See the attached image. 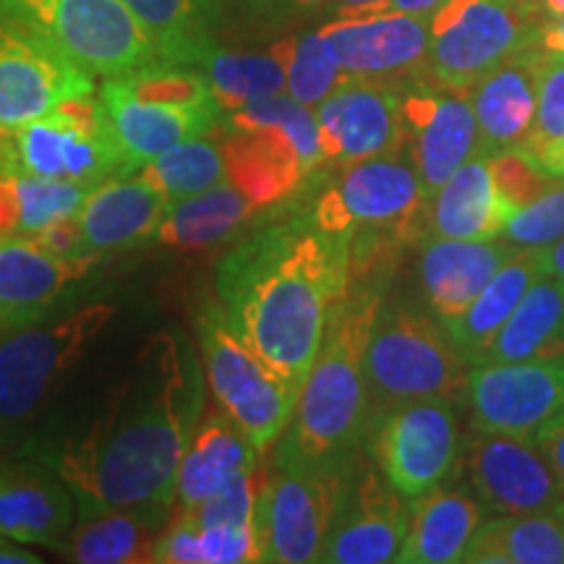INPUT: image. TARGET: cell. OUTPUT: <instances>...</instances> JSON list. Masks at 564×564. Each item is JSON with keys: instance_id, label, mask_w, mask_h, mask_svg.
Listing matches in <instances>:
<instances>
[{"instance_id": "cell-1", "label": "cell", "mask_w": 564, "mask_h": 564, "mask_svg": "<svg viewBox=\"0 0 564 564\" xmlns=\"http://www.w3.org/2000/svg\"><path fill=\"white\" fill-rule=\"evenodd\" d=\"M82 434L37 449L74 491L76 514L171 510L181 460L204 413L202 369L183 337L152 335Z\"/></svg>"}, {"instance_id": "cell-2", "label": "cell", "mask_w": 564, "mask_h": 564, "mask_svg": "<svg viewBox=\"0 0 564 564\" xmlns=\"http://www.w3.org/2000/svg\"><path fill=\"white\" fill-rule=\"evenodd\" d=\"M352 288L348 246L303 217L272 223L223 257L215 291L230 327L303 390L329 319Z\"/></svg>"}, {"instance_id": "cell-3", "label": "cell", "mask_w": 564, "mask_h": 564, "mask_svg": "<svg viewBox=\"0 0 564 564\" xmlns=\"http://www.w3.org/2000/svg\"><path fill=\"white\" fill-rule=\"evenodd\" d=\"M382 308L377 288L348 291L337 303L299 405L274 444V465H348L371 426L366 348Z\"/></svg>"}, {"instance_id": "cell-4", "label": "cell", "mask_w": 564, "mask_h": 564, "mask_svg": "<svg viewBox=\"0 0 564 564\" xmlns=\"http://www.w3.org/2000/svg\"><path fill=\"white\" fill-rule=\"evenodd\" d=\"M429 199L411 158L392 152L340 165L308 204L306 220L348 246L356 280L398 243L429 236Z\"/></svg>"}, {"instance_id": "cell-5", "label": "cell", "mask_w": 564, "mask_h": 564, "mask_svg": "<svg viewBox=\"0 0 564 564\" xmlns=\"http://www.w3.org/2000/svg\"><path fill=\"white\" fill-rule=\"evenodd\" d=\"M100 102L133 171L223 123L207 76L165 58L105 79Z\"/></svg>"}, {"instance_id": "cell-6", "label": "cell", "mask_w": 564, "mask_h": 564, "mask_svg": "<svg viewBox=\"0 0 564 564\" xmlns=\"http://www.w3.org/2000/svg\"><path fill=\"white\" fill-rule=\"evenodd\" d=\"M220 126L228 183L259 212L299 192L324 162L314 108L288 91L225 112Z\"/></svg>"}, {"instance_id": "cell-7", "label": "cell", "mask_w": 564, "mask_h": 564, "mask_svg": "<svg viewBox=\"0 0 564 564\" xmlns=\"http://www.w3.org/2000/svg\"><path fill=\"white\" fill-rule=\"evenodd\" d=\"M116 306L97 301L47 324H21L0 335V453L30 434L55 387L110 327Z\"/></svg>"}, {"instance_id": "cell-8", "label": "cell", "mask_w": 564, "mask_h": 564, "mask_svg": "<svg viewBox=\"0 0 564 564\" xmlns=\"http://www.w3.org/2000/svg\"><path fill=\"white\" fill-rule=\"evenodd\" d=\"M468 371L470 364L442 322L415 308L382 303L366 348L371 421L415 400L465 398Z\"/></svg>"}, {"instance_id": "cell-9", "label": "cell", "mask_w": 564, "mask_h": 564, "mask_svg": "<svg viewBox=\"0 0 564 564\" xmlns=\"http://www.w3.org/2000/svg\"><path fill=\"white\" fill-rule=\"evenodd\" d=\"M0 158L3 175H32L84 186L137 173L97 95L63 102L19 129L0 131Z\"/></svg>"}, {"instance_id": "cell-10", "label": "cell", "mask_w": 564, "mask_h": 564, "mask_svg": "<svg viewBox=\"0 0 564 564\" xmlns=\"http://www.w3.org/2000/svg\"><path fill=\"white\" fill-rule=\"evenodd\" d=\"M546 24L531 0H444L429 17L426 76L470 89L512 55L544 45Z\"/></svg>"}, {"instance_id": "cell-11", "label": "cell", "mask_w": 564, "mask_h": 564, "mask_svg": "<svg viewBox=\"0 0 564 564\" xmlns=\"http://www.w3.org/2000/svg\"><path fill=\"white\" fill-rule=\"evenodd\" d=\"M196 333L204 379L217 405L249 434L259 453L272 449L293 419L301 390L241 340L220 303H204L196 314Z\"/></svg>"}, {"instance_id": "cell-12", "label": "cell", "mask_w": 564, "mask_h": 564, "mask_svg": "<svg viewBox=\"0 0 564 564\" xmlns=\"http://www.w3.org/2000/svg\"><path fill=\"white\" fill-rule=\"evenodd\" d=\"M0 19L51 42L100 79L158 61V45L123 0H0Z\"/></svg>"}, {"instance_id": "cell-13", "label": "cell", "mask_w": 564, "mask_h": 564, "mask_svg": "<svg viewBox=\"0 0 564 564\" xmlns=\"http://www.w3.org/2000/svg\"><path fill=\"white\" fill-rule=\"evenodd\" d=\"M348 470L350 463L319 468L272 465L270 474L257 484L253 510V531L262 562H322L348 486Z\"/></svg>"}, {"instance_id": "cell-14", "label": "cell", "mask_w": 564, "mask_h": 564, "mask_svg": "<svg viewBox=\"0 0 564 564\" xmlns=\"http://www.w3.org/2000/svg\"><path fill=\"white\" fill-rule=\"evenodd\" d=\"M371 455L379 474L411 499L447 481L460 460V429L453 400H415L371 421Z\"/></svg>"}, {"instance_id": "cell-15", "label": "cell", "mask_w": 564, "mask_h": 564, "mask_svg": "<svg viewBox=\"0 0 564 564\" xmlns=\"http://www.w3.org/2000/svg\"><path fill=\"white\" fill-rule=\"evenodd\" d=\"M474 432L531 440L564 415V364L484 361L465 384Z\"/></svg>"}, {"instance_id": "cell-16", "label": "cell", "mask_w": 564, "mask_h": 564, "mask_svg": "<svg viewBox=\"0 0 564 564\" xmlns=\"http://www.w3.org/2000/svg\"><path fill=\"white\" fill-rule=\"evenodd\" d=\"M95 91V76L51 42L0 19V131L19 129Z\"/></svg>"}, {"instance_id": "cell-17", "label": "cell", "mask_w": 564, "mask_h": 564, "mask_svg": "<svg viewBox=\"0 0 564 564\" xmlns=\"http://www.w3.org/2000/svg\"><path fill=\"white\" fill-rule=\"evenodd\" d=\"M403 152L432 196L457 167L481 154V133L468 89H449L421 76L403 87Z\"/></svg>"}, {"instance_id": "cell-18", "label": "cell", "mask_w": 564, "mask_h": 564, "mask_svg": "<svg viewBox=\"0 0 564 564\" xmlns=\"http://www.w3.org/2000/svg\"><path fill=\"white\" fill-rule=\"evenodd\" d=\"M429 17L403 11L340 13L322 26V34L348 76L405 87L426 76Z\"/></svg>"}, {"instance_id": "cell-19", "label": "cell", "mask_w": 564, "mask_h": 564, "mask_svg": "<svg viewBox=\"0 0 564 564\" xmlns=\"http://www.w3.org/2000/svg\"><path fill=\"white\" fill-rule=\"evenodd\" d=\"M463 476L489 512H556L564 491L531 440L476 432L463 449Z\"/></svg>"}, {"instance_id": "cell-20", "label": "cell", "mask_w": 564, "mask_h": 564, "mask_svg": "<svg viewBox=\"0 0 564 564\" xmlns=\"http://www.w3.org/2000/svg\"><path fill=\"white\" fill-rule=\"evenodd\" d=\"M324 162L350 165L403 152V87L348 76L314 108Z\"/></svg>"}, {"instance_id": "cell-21", "label": "cell", "mask_w": 564, "mask_h": 564, "mask_svg": "<svg viewBox=\"0 0 564 564\" xmlns=\"http://www.w3.org/2000/svg\"><path fill=\"white\" fill-rule=\"evenodd\" d=\"M411 507L379 468H366L345 486L340 510L329 531L322 562L327 564H384L398 562L405 544Z\"/></svg>"}, {"instance_id": "cell-22", "label": "cell", "mask_w": 564, "mask_h": 564, "mask_svg": "<svg viewBox=\"0 0 564 564\" xmlns=\"http://www.w3.org/2000/svg\"><path fill=\"white\" fill-rule=\"evenodd\" d=\"M100 257H58L30 236L0 238V327L40 322L70 288L89 278Z\"/></svg>"}, {"instance_id": "cell-23", "label": "cell", "mask_w": 564, "mask_h": 564, "mask_svg": "<svg viewBox=\"0 0 564 564\" xmlns=\"http://www.w3.org/2000/svg\"><path fill=\"white\" fill-rule=\"evenodd\" d=\"M76 499L47 463H0V535L63 552Z\"/></svg>"}, {"instance_id": "cell-24", "label": "cell", "mask_w": 564, "mask_h": 564, "mask_svg": "<svg viewBox=\"0 0 564 564\" xmlns=\"http://www.w3.org/2000/svg\"><path fill=\"white\" fill-rule=\"evenodd\" d=\"M171 199L139 171L97 183L76 215L87 253H108L154 238Z\"/></svg>"}, {"instance_id": "cell-25", "label": "cell", "mask_w": 564, "mask_h": 564, "mask_svg": "<svg viewBox=\"0 0 564 564\" xmlns=\"http://www.w3.org/2000/svg\"><path fill=\"white\" fill-rule=\"evenodd\" d=\"M514 253L520 249L507 243L502 236L481 241L429 236L423 241L419 274L423 295L436 319L444 322L463 314Z\"/></svg>"}, {"instance_id": "cell-26", "label": "cell", "mask_w": 564, "mask_h": 564, "mask_svg": "<svg viewBox=\"0 0 564 564\" xmlns=\"http://www.w3.org/2000/svg\"><path fill=\"white\" fill-rule=\"evenodd\" d=\"M544 45L512 55L468 89L481 133V154L523 147L535 118V91Z\"/></svg>"}, {"instance_id": "cell-27", "label": "cell", "mask_w": 564, "mask_h": 564, "mask_svg": "<svg viewBox=\"0 0 564 564\" xmlns=\"http://www.w3.org/2000/svg\"><path fill=\"white\" fill-rule=\"evenodd\" d=\"M257 453L249 434L217 405L196 426L194 440L181 460L175 502L181 510L192 512L238 476L253 474Z\"/></svg>"}, {"instance_id": "cell-28", "label": "cell", "mask_w": 564, "mask_h": 564, "mask_svg": "<svg viewBox=\"0 0 564 564\" xmlns=\"http://www.w3.org/2000/svg\"><path fill=\"white\" fill-rule=\"evenodd\" d=\"M411 523H408L405 544L398 562L403 564H455L465 562L470 541L484 525L486 507L476 494L449 486L421 494L408 502Z\"/></svg>"}, {"instance_id": "cell-29", "label": "cell", "mask_w": 564, "mask_h": 564, "mask_svg": "<svg viewBox=\"0 0 564 564\" xmlns=\"http://www.w3.org/2000/svg\"><path fill=\"white\" fill-rule=\"evenodd\" d=\"M489 154H476L449 175L429 199V236L481 241L497 238L507 223Z\"/></svg>"}, {"instance_id": "cell-30", "label": "cell", "mask_w": 564, "mask_h": 564, "mask_svg": "<svg viewBox=\"0 0 564 564\" xmlns=\"http://www.w3.org/2000/svg\"><path fill=\"white\" fill-rule=\"evenodd\" d=\"M171 510H100L76 514L61 554L79 564L154 562Z\"/></svg>"}, {"instance_id": "cell-31", "label": "cell", "mask_w": 564, "mask_h": 564, "mask_svg": "<svg viewBox=\"0 0 564 564\" xmlns=\"http://www.w3.org/2000/svg\"><path fill=\"white\" fill-rule=\"evenodd\" d=\"M484 361L564 364V282L541 274L489 345ZM481 361V364H484Z\"/></svg>"}, {"instance_id": "cell-32", "label": "cell", "mask_w": 564, "mask_h": 564, "mask_svg": "<svg viewBox=\"0 0 564 564\" xmlns=\"http://www.w3.org/2000/svg\"><path fill=\"white\" fill-rule=\"evenodd\" d=\"M541 278L533 251H520L489 280V285L478 293V299L453 319H440L453 337L455 348L470 366L481 364L489 352V345L497 337L505 322L510 319L518 303L523 301L528 288Z\"/></svg>"}, {"instance_id": "cell-33", "label": "cell", "mask_w": 564, "mask_h": 564, "mask_svg": "<svg viewBox=\"0 0 564 564\" xmlns=\"http://www.w3.org/2000/svg\"><path fill=\"white\" fill-rule=\"evenodd\" d=\"M259 209L232 183L207 188L171 204L152 241L167 249L199 251L236 236Z\"/></svg>"}, {"instance_id": "cell-34", "label": "cell", "mask_w": 564, "mask_h": 564, "mask_svg": "<svg viewBox=\"0 0 564 564\" xmlns=\"http://www.w3.org/2000/svg\"><path fill=\"white\" fill-rule=\"evenodd\" d=\"M470 564H564V525L554 512L499 514L470 541Z\"/></svg>"}, {"instance_id": "cell-35", "label": "cell", "mask_w": 564, "mask_h": 564, "mask_svg": "<svg viewBox=\"0 0 564 564\" xmlns=\"http://www.w3.org/2000/svg\"><path fill=\"white\" fill-rule=\"evenodd\" d=\"M158 45L160 58L196 66L215 45L217 0H123Z\"/></svg>"}, {"instance_id": "cell-36", "label": "cell", "mask_w": 564, "mask_h": 564, "mask_svg": "<svg viewBox=\"0 0 564 564\" xmlns=\"http://www.w3.org/2000/svg\"><path fill=\"white\" fill-rule=\"evenodd\" d=\"M91 188L70 181L0 175V236H32L55 220L76 217Z\"/></svg>"}, {"instance_id": "cell-37", "label": "cell", "mask_w": 564, "mask_h": 564, "mask_svg": "<svg viewBox=\"0 0 564 564\" xmlns=\"http://www.w3.org/2000/svg\"><path fill=\"white\" fill-rule=\"evenodd\" d=\"M196 68L207 76L212 95L220 102L223 116L243 108L246 102L285 91V70L278 55L270 53H232L212 45L196 61Z\"/></svg>"}, {"instance_id": "cell-38", "label": "cell", "mask_w": 564, "mask_h": 564, "mask_svg": "<svg viewBox=\"0 0 564 564\" xmlns=\"http://www.w3.org/2000/svg\"><path fill=\"white\" fill-rule=\"evenodd\" d=\"M139 173L152 181L171 202L202 194L228 181L223 141H215L209 133L186 139L141 165Z\"/></svg>"}, {"instance_id": "cell-39", "label": "cell", "mask_w": 564, "mask_h": 564, "mask_svg": "<svg viewBox=\"0 0 564 564\" xmlns=\"http://www.w3.org/2000/svg\"><path fill=\"white\" fill-rule=\"evenodd\" d=\"M272 53L285 70V91L308 108L327 100L348 79L322 30L288 34L274 42Z\"/></svg>"}, {"instance_id": "cell-40", "label": "cell", "mask_w": 564, "mask_h": 564, "mask_svg": "<svg viewBox=\"0 0 564 564\" xmlns=\"http://www.w3.org/2000/svg\"><path fill=\"white\" fill-rule=\"evenodd\" d=\"M523 150L544 171L564 178V51L544 47L535 91V118Z\"/></svg>"}, {"instance_id": "cell-41", "label": "cell", "mask_w": 564, "mask_h": 564, "mask_svg": "<svg viewBox=\"0 0 564 564\" xmlns=\"http://www.w3.org/2000/svg\"><path fill=\"white\" fill-rule=\"evenodd\" d=\"M499 236L520 251L544 249L564 238V178L556 181L535 202L514 209Z\"/></svg>"}, {"instance_id": "cell-42", "label": "cell", "mask_w": 564, "mask_h": 564, "mask_svg": "<svg viewBox=\"0 0 564 564\" xmlns=\"http://www.w3.org/2000/svg\"><path fill=\"white\" fill-rule=\"evenodd\" d=\"M489 162L494 183H497V194L505 204L507 215H512L514 209L535 202L541 194L549 192V188L560 181L556 175L544 171L523 147L494 152L489 154Z\"/></svg>"}, {"instance_id": "cell-43", "label": "cell", "mask_w": 564, "mask_h": 564, "mask_svg": "<svg viewBox=\"0 0 564 564\" xmlns=\"http://www.w3.org/2000/svg\"><path fill=\"white\" fill-rule=\"evenodd\" d=\"M253 510H257V470L238 476L223 491L192 510V514L202 528H253Z\"/></svg>"}, {"instance_id": "cell-44", "label": "cell", "mask_w": 564, "mask_h": 564, "mask_svg": "<svg viewBox=\"0 0 564 564\" xmlns=\"http://www.w3.org/2000/svg\"><path fill=\"white\" fill-rule=\"evenodd\" d=\"M335 0H251L249 19L262 30H282L295 21L314 17L316 11L333 9Z\"/></svg>"}, {"instance_id": "cell-45", "label": "cell", "mask_w": 564, "mask_h": 564, "mask_svg": "<svg viewBox=\"0 0 564 564\" xmlns=\"http://www.w3.org/2000/svg\"><path fill=\"white\" fill-rule=\"evenodd\" d=\"M42 249L58 253V257H76V253H87L82 243V228L76 217H66V220H55L37 232H32Z\"/></svg>"}, {"instance_id": "cell-46", "label": "cell", "mask_w": 564, "mask_h": 564, "mask_svg": "<svg viewBox=\"0 0 564 564\" xmlns=\"http://www.w3.org/2000/svg\"><path fill=\"white\" fill-rule=\"evenodd\" d=\"M533 444L544 453L549 465H552L556 481H560L564 491V415L541 429V432L533 436Z\"/></svg>"}, {"instance_id": "cell-47", "label": "cell", "mask_w": 564, "mask_h": 564, "mask_svg": "<svg viewBox=\"0 0 564 564\" xmlns=\"http://www.w3.org/2000/svg\"><path fill=\"white\" fill-rule=\"evenodd\" d=\"M531 251H533V259H535V264H539L541 274L564 282V238L544 246V249H531Z\"/></svg>"}, {"instance_id": "cell-48", "label": "cell", "mask_w": 564, "mask_h": 564, "mask_svg": "<svg viewBox=\"0 0 564 564\" xmlns=\"http://www.w3.org/2000/svg\"><path fill=\"white\" fill-rule=\"evenodd\" d=\"M40 554H34L32 549H26V544H19V541L6 539L0 535V564H42Z\"/></svg>"}, {"instance_id": "cell-49", "label": "cell", "mask_w": 564, "mask_h": 564, "mask_svg": "<svg viewBox=\"0 0 564 564\" xmlns=\"http://www.w3.org/2000/svg\"><path fill=\"white\" fill-rule=\"evenodd\" d=\"M444 0H387L382 9L377 11H403V13H423V17H429V13H434Z\"/></svg>"}, {"instance_id": "cell-50", "label": "cell", "mask_w": 564, "mask_h": 564, "mask_svg": "<svg viewBox=\"0 0 564 564\" xmlns=\"http://www.w3.org/2000/svg\"><path fill=\"white\" fill-rule=\"evenodd\" d=\"M384 3H387V0H335L333 11H335V17H340V13L377 11V9H382Z\"/></svg>"}, {"instance_id": "cell-51", "label": "cell", "mask_w": 564, "mask_h": 564, "mask_svg": "<svg viewBox=\"0 0 564 564\" xmlns=\"http://www.w3.org/2000/svg\"><path fill=\"white\" fill-rule=\"evenodd\" d=\"M541 42H544V47H549V51H564V19L549 21Z\"/></svg>"}, {"instance_id": "cell-52", "label": "cell", "mask_w": 564, "mask_h": 564, "mask_svg": "<svg viewBox=\"0 0 564 564\" xmlns=\"http://www.w3.org/2000/svg\"><path fill=\"white\" fill-rule=\"evenodd\" d=\"M531 3L544 13L546 21L564 19V0H531Z\"/></svg>"}, {"instance_id": "cell-53", "label": "cell", "mask_w": 564, "mask_h": 564, "mask_svg": "<svg viewBox=\"0 0 564 564\" xmlns=\"http://www.w3.org/2000/svg\"><path fill=\"white\" fill-rule=\"evenodd\" d=\"M554 514H556V518L562 520V525H564V502H562L560 507H556V512H554Z\"/></svg>"}, {"instance_id": "cell-54", "label": "cell", "mask_w": 564, "mask_h": 564, "mask_svg": "<svg viewBox=\"0 0 564 564\" xmlns=\"http://www.w3.org/2000/svg\"><path fill=\"white\" fill-rule=\"evenodd\" d=\"M0 175H3V158H0Z\"/></svg>"}, {"instance_id": "cell-55", "label": "cell", "mask_w": 564, "mask_h": 564, "mask_svg": "<svg viewBox=\"0 0 564 564\" xmlns=\"http://www.w3.org/2000/svg\"><path fill=\"white\" fill-rule=\"evenodd\" d=\"M0 238H3V236H0Z\"/></svg>"}]
</instances>
